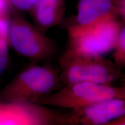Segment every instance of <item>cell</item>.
Masks as SVG:
<instances>
[{
	"mask_svg": "<svg viewBox=\"0 0 125 125\" xmlns=\"http://www.w3.org/2000/svg\"><path fill=\"white\" fill-rule=\"evenodd\" d=\"M59 76L64 85L94 82L112 85L122 78V69L102 55H90L67 49L59 59Z\"/></svg>",
	"mask_w": 125,
	"mask_h": 125,
	"instance_id": "obj_1",
	"label": "cell"
},
{
	"mask_svg": "<svg viewBox=\"0 0 125 125\" xmlns=\"http://www.w3.org/2000/svg\"><path fill=\"white\" fill-rule=\"evenodd\" d=\"M60 83L59 73L49 67L30 65L5 87L1 96L5 101L35 103L56 91Z\"/></svg>",
	"mask_w": 125,
	"mask_h": 125,
	"instance_id": "obj_2",
	"label": "cell"
},
{
	"mask_svg": "<svg viewBox=\"0 0 125 125\" xmlns=\"http://www.w3.org/2000/svg\"><path fill=\"white\" fill-rule=\"evenodd\" d=\"M111 98L125 99V86L94 82H78L39 98L34 103L45 106L76 109Z\"/></svg>",
	"mask_w": 125,
	"mask_h": 125,
	"instance_id": "obj_3",
	"label": "cell"
},
{
	"mask_svg": "<svg viewBox=\"0 0 125 125\" xmlns=\"http://www.w3.org/2000/svg\"><path fill=\"white\" fill-rule=\"evenodd\" d=\"M8 42L18 53L34 62L49 59L57 51L52 40L18 15L10 21Z\"/></svg>",
	"mask_w": 125,
	"mask_h": 125,
	"instance_id": "obj_4",
	"label": "cell"
},
{
	"mask_svg": "<svg viewBox=\"0 0 125 125\" xmlns=\"http://www.w3.org/2000/svg\"><path fill=\"white\" fill-rule=\"evenodd\" d=\"M0 125H74L71 114H63L32 102L0 103Z\"/></svg>",
	"mask_w": 125,
	"mask_h": 125,
	"instance_id": "obj_5",
	"label": "cell"
},
{
	"mask_svg": "<svg viewBox=\"0 0 125 125\" xmlns=\"http://www.w3.org/2000/svg\"><path fill=\"white\" fill-rule=\"evenodd\" d=\"M112 16L80 35L68 37V49L79 53L102 55L115 49L122 23Z\"/></svg>",
	"mask_w": 125,
	"mask_h": 125,
	"instance_id": "obj_6",
	"label": "cell"
},
{
	"mask_svg": "<svg viewBox=\"0 0 125 125\" xmlns=\"http://www.w3.org/2000/svg\"><path fill=\"white\" fill-rule=\"evenodd\" d=\"M115 15L111 0H79L77 13L67 26L68 37L87 32Z\"/></svg>",
	"mask_w": 125,
	"mask_h": 125,
	"instance_id": "obj_7",
	"label": "cell"
},
{
	"mask_svg": "<svg viewBox=\"0 0 125 125\" xmlns=\"http://www.w3.org/2000/svg\"><path fill=\"white\" fill-rule=\"evenodd\" d=\"M74 125H108L125 115V99L111 98L73 109L71 113Z\"/></svg>",
	"mask_w": 125,
	"mask_h": 125,
	"instance_id": "obj_8",
	"label": "cell"
},
{
	"mask_svg": "<svg viewBox=\"0 0 125 125\" xmlns=\"http://www.w3.org/2000/svg\"><path fill=\"white\" fill-rule=\"evenodd\" d=\"M64 11V0H40L31 12L36 27L44 33L62 22Z\"/></svg>",
	"mask_w": 125,
	"mask_h": 125,
	"instance_id": "obj_9",
	"label": "cell"
},
{
	"mask_svg": "<svg viewBox=\"0 0 125 125\" xmlns=\"http://www.w3.org/2000/svg\"><path fill=\"white\" fill-rule=\"evenodd\" d=\"M114 62L119 67L125 68V22L122 23L113 53Z\"/></svg>",
	"mask_w": 125,
	"mask_h": 125,
	"instance_id": "obj_10",
	"label": "cell"
},
{
	"mask_svg": "<svg viewBox=\"0 0 125 125\" xmlns=\"http://www.w3.org/2000/svg\"><path fill=\"white\" fill-rule=\"evenodd\" d=\"M11 6L19 10L31 11L40 0H9Z\"/></svg>",
	"mask_w": 125,
	"mask_h": 125,
	"instance_id": "obj_11",
	"label": "cell"
},
{
	"mask_svg": "<svg viewBox=\"0 0 125 125\" xmlns=\"http://www.w3.org/2000/svg\"><path fill=\"white\" fill-rule=\"evenodd\" d=\"M8 42L0 40V75L4 73L8 59Z\"/></svg>",
	"mask_w": 125,
	"mask_h": 125,
	"instance_id": "obj_12",
	"label": "cell"
},
{
	"mask_svg": "<svg viewBox=\"0 0 125 125\" xmlns=\"http://www.w3.org/2000/svg\"><path fill=\"white\" fill-rule=\"evenodd\" d=\"M10 20L9 16L0 17V40L9 41Z\"/></svg>",
	"mask_w": 125,
	"mask_h": 125,
	"instance_id": "obj_13",
	"label": "cell"
},
{
	"mask_svg": "<svg viewBox=\"0 0 125 125\" xmlns=\"http://www.w3.org/2000/svg\"><path fill=\"white\" fill-rule=\"evenodd\" d=\"M114 12L117 16H120L125 22V0H111Z\"/></svg>",
	"mask_w": 125,
	"mask_h": 125,
	"instance_id": "obj_14",
	"label": "cell"
},
{
	"mask_svg": "<svg viewBox=\"0 0 125 125\" xmlns=\"http://www.w3.org/2000/svg\"><path fill=\"white\" fill-rule=\"evenodd\" d=\"M10 6L9 0H0V17L9 16Z\"/></svg>",
	"mask_w": 125,
	"mask_h": 125,
	"instance_id": "obj_15",
	"label": "cell"
},
{
	"mask_svg": "<svg viewBox=\"0 0 125 125\" xmlns=\"http://www.w3.org/2000/svg\"><path fill=\"white\" fill-rule=\"evenodd\" d=\"M108 125H125V115L112 121Z\"/></svg>",
	"mask_w": 125,
	"mask_h": 125,
	"instance_id": "obj_16",
	"label": "cell"
},
{
	"mask_svg": "<svg viewBox=\"0 0 125 125\" xmlns=\"http://www.w3.org/2000/svg\"><path fill=\"white\" fill-rule=\"evenodd\" d=\"M122 86H125V74L122 76Z\"/></svg>",
	"mask_w": 125,
	"mask_h": 125,
	"instance_id": "obj_17",
	"label": "cell"
}]
</instances>
